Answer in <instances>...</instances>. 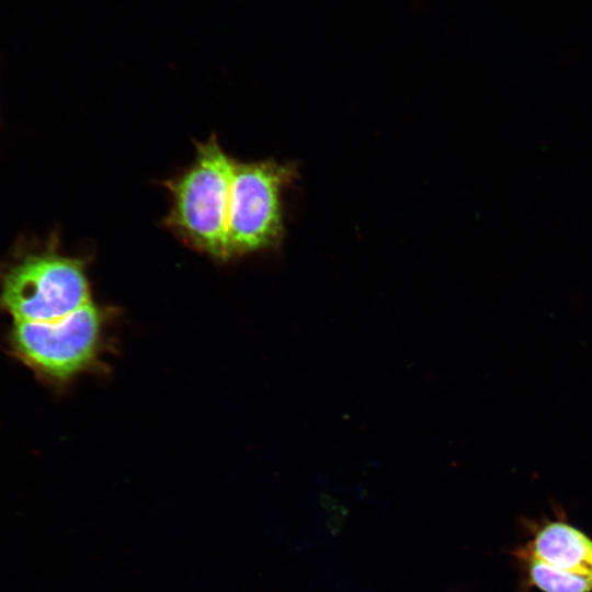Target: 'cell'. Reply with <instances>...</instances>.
<instances>
[{
	"label": "cell",
	"mask_w": 592,
	"mask_h": 592,
	"mask_svg": "<svg viewBox=\"0 0 592 592\" xmlns=\"http://www.w3.org/2000/svg\"><path fill=\"white\" fill-rule=\"evenodd\" d=\"M58 244L55 232L21 236L0 261V306L14 321H55L91 303L86 260L61 253Z\"/></svg>",
	"instance_id": "cell-1"
},
{
	"label": "cell",
	"mask_w": 592,
	"mask_h": 592,
	"mask_svg": "<svg viewBox=\"0 0 592 592\" xmlns=\"http://www.w3.org/2000/svg\"><path fill=\"white\" fill-rule=\"evenodd\" d=\"M235 160L216 136L200 143L186 170L166 185L171 196L166 224L187 244L212 258L230 259L228 206Z\"/></svg>",
	"instance_id": "cell-2"
},
{
	"label": "cell",
	"mask_w": 592,
	"mask_h": 592,
	"mask_svg": "<svg viewBox=\"0 0 592 592\" xmlns=\"http://www.w3.org/2000/svg\"><path fill=\"white\" fill-rule=\"evenodd\" d=\"M296 177L292 163L235 160L228 206L230 258L281 244L285 234L282 193Z\"/></svg>",
	"instance_id": "cell-3"
},
{
	"label": "cell",
	"mask_w": 592,
	"mask_h": 592,
	"mask_svg": "<svg viewBox=\"0 0 592 592\" xmlns=\"http://www.w3.org/2000/svg\"><path fill=\"white\" fill-rule=\"evenodd\" d=\"M102 326V312L91 301L55 321H14L11 342L15 353L30 366L64 380L93 363Z\"/></svg>",
	"instance_id": "cell-4"
},
{
	"label": "cell",
	"mask_w": 592,
	"mask_h": 592,
	"mask_svg": "<svg viewBox=\"0 0 592 592\" xmlns=\"http://www.w3.org/2000/svg\"><path fill=\"white\" fill-rule=\"evenodd\" d=\"M528 556L555 569L592 574V539L567 523L551 522L542 527Z\"/></svg>",
	"instance_id": "cell-5"
},
{
	"label": "cell",
	"mask_w": 592,
	"mask_h": 592,
	"mask_svg": "<svg viewBox=\"0 0 592 592\" xmlns=\"http://www.w3.org/2000/svg\"><path fill=\"white\" fill-rule=\"evenodd\" d=\"M528 574L543 592H592V574L555 569L531 556Z\"/></svg>",
	"instance_id": "cell-6"
}]
</instances>
